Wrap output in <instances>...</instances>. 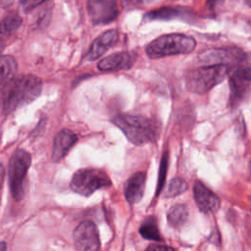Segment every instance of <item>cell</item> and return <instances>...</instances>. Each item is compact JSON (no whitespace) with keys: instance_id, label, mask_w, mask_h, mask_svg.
<instances>
[{"instance_id":"4fadbf2b","label":"cell","mask_w":251,"mask_h":251,"mask_svg":"<svg viewBox=\"0 0 251 251\" xmlns=\"http://www.w3.org/2000/svg\"><path fill=\"white\" fill-rule=\"evenodd\" d=\"M119 40V32L117 29H109L96 37L88 51L85 54V59L87 61H94L99 59L102 55L106 53V51L114 46Z\"/></svg>"},{"instance_id":"ba28073f","label":"cell","mask_w":251,"mask_h":251,"mask_svg":"<svg viewBox=\"0 0 251 251\" xmlns=\"http://www.w3.org/2000/svg\"><path fill=\"white\" fill-rule=\"evenodd\" d=\"M199 60L205 65H223L234 68L243 65L246 54L237 47H224L207 50L199 55Z\"/></svg>"},{"instance_id":"ac0fdd59","label":"cell","mask_w":251,"mask_h":251,"mask_svg":"<svg viewBox=\"0 0 251 251\" xmlns=\"http://www.w3.org/2000/svg\"><path fill=\"white\" fill-rule=\"evenodd\" d=\"M22 25V18L17 13H10L0 22V36L7 38Z\"/></svg>"},{"instance_id":"7a4b0ae2","label":"cell","mask_w":251,"mask_h":251,"mask_svg":"<svg viewBox=\"0 0 251 251\" xmlns=\"http://www.w3.org/2000/svg\"><path fill=\"white\" fill-rule=\"evenodd\" d=\"M112 123L135 145L153 142L158 135L157 126L154 123L143 116L119 114L113 118Z\"/></svg>"},{"instance_id":"d4e9b609","label":"cell","mask_w":251,"mask_h":251,"mask_svg":"<svg viewBox=\"0 0 251 251\" xmlns=\"http://www.w3.org/2000/svg\"><path fill=\"white\" fill-rule=\"evenodd\" d=\"M145 251H176L175 248L167 246V245H160V244H152L146 248Z\"/></svg>"},{"instance_id":"6da1fadb","label":"cell","mask_w":251,"mask_h":251,"mask_svg":"<svg viewBox=\"0 0 251 251\" xmlns=\"http://www.w3.org/2000/svg\"><path fill=\"white\" fill-rule=\"evenodd\" d=\"M42 80L33 75L14 77L3 89L0 107L4 114H10L19 107L36 99L42 90Z\"/></svg>"},{"instance_id":"2e32d148","label":"cell","mask_w":251,"mask_h":251,"mask_svg":"<svg viewBox=\"0 0 251 251\" xmlns=\"http://www.w3.org/2000/svg\"><path fill=\"white\" fill-rule=\"evenodd\" d=\"M18 71V64L10 55L0 56V90L15 77Z\"/></svg>"},{"instance_id":"277c9868","label":"cell","mask_w":251,"mask_h":251,"mask_svg":"<svg viewBox=\"0 0 251 251\" xmlns=\"http://www.w3.org/2000/svg\"><path fill=\"white\" fill-rule=\"evenodd\" d=\"M196 47V41L192 36L182 33L164 34L151 41L145 48L147 56L151 59L188 54Z\"/></svg>"},{"instance_id":"cb8c5ba5","label":"cell","mask_w":251,"mask_h":251,"mask_svg":"<svg viewBox=\"0 0 251 251\" xmlns=\"http://www.w3.org/2000/svg\"><path fill=\"white\" fill-rule=\"evenodd\" d=\"M46 0H21V6L25 12H29Z\"/></svg>"},{"instance_id":"7402d4cb","label":"cell","mask_w":251,"mask_h":251,"mask_svg":"<svg viewBox=\"0 0 251 251\" xmlns=\"http://www.w3.org/2000/svg\"><path fill=\"white\" fill-rule=\"evenodd\" d=\"M167 168H168V152H164V154H163V158H162V161H161V166H160L159 181H158V185H157L156 196L160 193V191H161V190H162V188H163L164 180H165V177H166Z\"/></svg>"},{"instance_id":"5b68a950","label":"cell","mask_w":251,"mask_h":251,"mask_svg":"<svg viewBox=\"0 0 251 251\" xmlns=\"http://www.w3.org/2000/svg\"><path fill=\"white\" fill-rule=\"evenodd\" d=\"M111 184L110 177L103 171L97 169H81L74 174L70 187L74 192L88 197L96 190L107 188Z\"/></svg>"},{"instance_id":"e0dca14e","label":"cell","mask_w":251,"mask_h":251,"mask_svg":"<svg viewBox=\"0 0 251 251\" xmlns=\"http://www.w3.org/2000/svg\"><path fill=\"white\" fill-rule=\"evenodd\" d=\"M139 233L141 234L142 237L149 240H154V241L162 240L161 233L158 226V222L156 217L154 216H149L143 221V223L139 227Z\"/></svg>"},{"instance_id":"d6986e66","label":"cell","mask_w":251,"mask_h":251,"mask_svg":"<svg viewBox=\"0 0 251 251\" xmlns=\"http://www.w3.org/2000/svg\"><path fill=\"white\" fill-rule=\"evenodd\" d=\"M188 211L185 205L176 204L173 206L168 212V221L174 227L181 226L187 220Z\"/></svg>"},{"instance_id":"ffe728a7","label":"cell","mask_w":251,"mask_h":251,"mask_svg":"<svg viewBox=\"0 0 251 251\" xmlns=\"http://www.w3.org/2000/svg\"><path fill=\"white\" fill-rule=\"evenodd\" d=\"M182 13L183 12H181L180 8L163 7L146 14V17L150 20H171L173 18L179 17Z\"/></svg>"},{"instance_id":"7c38bea8","label":"cell","mask_w":251,"mask_h":251,"mask_svg":"<svg viewBox=\"0 0 251 251\" xmlns=\"http://www.w3.org/2000/svg\"><path fill=\"white\" fill-rule=\"evenodd\" d=\"M137 58L136 53L123 51L111 54L98 62V69L100 71H120L130 69Z\"/></svg>"},{"instance_id":"4316f807","label":"cell","mask_w":251,"mask_h":251,"mask_svg":"<svg viewBox=\"0 0 251 251\" xmlns=\"http://www.w3.org/2000/svg\"><path fill=\"white\" fill-rule=\"evenodd\" d=\"M13 3V0H0V7L6 8Z\"/></svg>"},{"instance_id":"f1b7e54d","label":"cell","mask_w":251,"mask_h":251,"mask_svg":"<svg viewBox=\"0 0 251 251\" xmlns=\"http://www.w3.org/2000/svg\"><path fill=\"white\" fill-rule=\"evenodd\" d=\"M4 47H5V38L0 36V53L4 49Z\"/></svg>"},{"instance_id":"83f0119b","label":"cell","mask_w":251,"mask_h":251,"mask_svg":"<svg viewBox=\"0 0 251 251\" xmlns=\"http://www.w3.org/2000/svg\"><path fill=\"white\" fill-rule=\"evenodd\" d=\"M3 180H4V169H3V166L0 164V187L2 186Z\"/></svg>"},{"instance_id":"f546056e","label":"cell","mask_w":251,"mask_h":251,"mask_svg":"<svg viewBox=\"0 0 251 251\" xmlns=\"http://www.w3.org/2000/svg\"><path fill=\"white\" fill-rule=\"evenodd\" d=\"M7 249V244L6 242H0V251H6Z\"/></svg>"},{"instance_id":"52a82bcc","label":"cell","mask_w":251,"mask_h":251,"mask_svg":"<svg viewBox=\"0 0 251 251\" xmlns=\"http://www.w3.org/2000/svg\"><path fill=\"white\" fill-rule=\"evenodd\" d=\"M229 100L230 107H237L249 94L250 90V68L248 66L239 65L232 68L229 72Z\"/></svg>"},{"instance_id":"9a60e30c","label":"cell","mask_w":251,"mask_h":251,"mask_svg":"<svg viewBox=\"0 0 251 251\" xmlns=\"http://www.w3.org/2000/svg\"><path fill=\"white\" fill-rule=\"evenodd\" d=\"M146 182V174L137 172L133 174L125 184V197L130 204L138 203L144 193Z\"/></svg>"},{"instance_id":"8fae6325","label":"cell","mask_w":251,"mask_h":251,"mask_svg":"<svg viewBox=\"0 0 251 251\" xmlns=\"http://www.w3.org/2000/svg\"><path fill=\"white\" fill-rule=\"evenodd\" d=\"M193 196L199 210L203 213H215L220 208V198L200 180H195L193 184Z\"/></svg>"},{"instance_id":"9c48e42d","label":"cell","mask_w":251,"mask_h":251,"mask_svg":"<svg viewBox=\"0 0 251 251\" xmlns=\"http://www.w3.org/2000/svg\"><path fill=\"white\" fill-rule=\"evenodd\" d=\"M74 241L77 251H98L100 238L96 225L91 221L81 222L74 230Z\"/></svg>"},{"instance_id":"5bb4252c","label":"cell","mask_w":251,"mask_h":251,"mask_svg":"<svg viewBox=\"0 0 251 251\" xmlns=\"http://www.w3.org/2000/svg\"><path fill=\"white\" fill-rule=\"evenodd\" d=\"M78 137L71 129L64 128L60 130L53 141L51 158L53 162H59L66 157L69 151L76 143Z\"/></svg>"},{"instance_id":"484cf974","label":"cell","mask_w":251,"mask_h":251,"mask_svg":"<svg viewBox=\"0 0 251 251\" xmlns=\"http://www.w3.org/2000/svg\"><path fill=\"white\" fill-rule=\"evenodd\" d=\"M223 0H207L206 3H207V6L210 8V9H215Z\"/></svg>"},{"instance_id":"3957f363","label":"cell","mask_w":251,"mask_h":251,"mask_svg":"<svg viewBox=\"0 0 251 251\" xmlns=\"http://www.w3.org/2000/svg\"><path fill=\"white\" fill-rule=\"evenodd\" d=\"M232 68L223 65H205L185 73L186 88L196 94H205L221 83Z\"/></svg>"},{"instance_id":"8992f818","label":"cell","mask_w":251,"mask_h":251,"mask_svg":"<svg viewBox=\"0 0 251 251\" xmlns=\"http://www.w3.org/2000/svg\"><path fill=\"white\" fill-rule=\"evenodd\" d=\"M31 164V157L24 149L16 150L9 161L10 190L16 200H21L25 193V180Z\"/></svg>"},{"instance_id":"44dd1931","label":"cell","mask_w":251,"mask_h":251,"mask_svg":"<svg viewBox=\"0 0 251 251\" xmlns=\"http://www.w3.org/2000/svg\"><path fill=\"white\" fill-rule=\"evenodd\" d=\"M187 188V184L184 179L180 177H176L172 179L165 191L166 197H176L181 193H183Z\"/></svg>"},{"instance_id":"30bf717a","label":"cell","mask_w":251,"mask_h":251,"mask_svg":"<svg viewBox=\"0 0 251 251\" xmlns=\"http://www.w3.org/2000/svg\"><path fill=\"white\" fill-rule=\"evenodd\" d=\"M86 9L94 25H105L118 17L117 0H86Z\"/></svg>"},{"instance_id":"603a6c76","label":"cell","mask_w":251,"mask_h":251,"mask_svg":"<svg viewBox=\"0 0 251 251\" xmlns=\"http://www.w3.org/2000/svg\"><path fill=\"white\" fill-rule=\"evenodd\" d=\"M157 0H123L124 6L126 8H139L151 5Z\"/></svg>"}]
</instances>
